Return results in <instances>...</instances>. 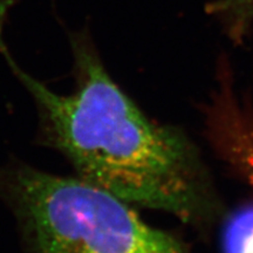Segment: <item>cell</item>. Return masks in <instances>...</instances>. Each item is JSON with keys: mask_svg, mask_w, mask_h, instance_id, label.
<instances>
[{"mask_svg": "<svg viewBox=\"0 0 253 253\" xmlns=\"http://www.w3.org/2000/svg\"><path fill=\"white\" fill-rule=\"evenodd\" d=\"M9 68L39 108L47 140L79 178L130 205L189 220L201 210L197 161L188 142L155 123L112 80L86 41L73 42L77 88L61 95L25 72L0 39Z\"/></svg>", "mask_w": 253, "mask_h": 253, "instance_id": "obj_1", "label": "cell"}, {"mask_svg": "<svg viewBox=\"0 0 253 253\" xmlns=\"http://www.w3.org/2000/svg\"><path fill=\"white\" fill-rule=\"evenodd\" d=\"M6 189L33 253H188L130 204L79 177L19 167Z\"/></svg>", "mask_w": 253, "mask_h": 253, "instance_id": "obj_2", "label": "cell"}, {"mask_svg": "<svg viewBox=\"0 0 253 253\" xmlns=\"http://www.w3.org/2000/svg\"><path fill=\"white\" fill-rule=\"evenodd\" d=\"M238 153L240 166L244 169L246 177L253 186V147L252 145H248V147L240 145Z\"/></svg>", "mask_w": 253, "mask_h": 253, "instance_id": "obj_4", "label": "cell"}, {"mask_svg": "<svg viewBox=\"0 0 253 253\" xmlns=\"http://www.w3.org/2000/svg\"><path fill=\"white\" fill-rule=\"evenodd\" d=\"M211 11L224 19L233 32H242L253 20V0H217Z\"/></svg>", "mask_w": 253, "mask_h": 253, "instance_id": "obj_3", "label": "cell"}]
</instances>
